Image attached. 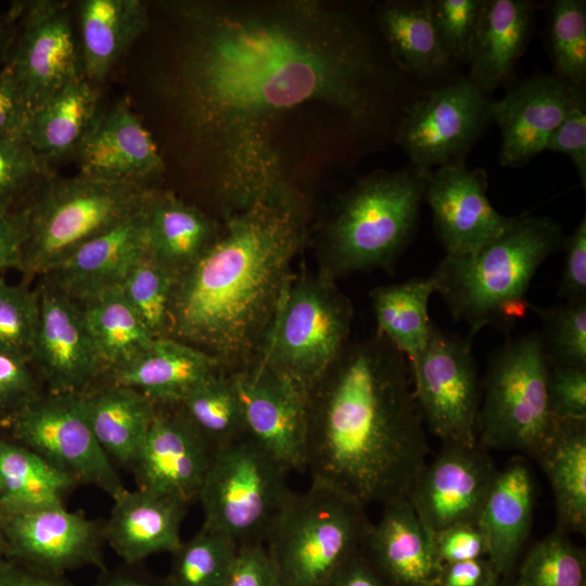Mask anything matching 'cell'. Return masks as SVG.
<instances>
[{
    "mask_svg": "<svg viewBox=\"0 0 586 586\" xmlns=\"http://www.w3.org/2000/svg\"><path fill=\"white\" fill-rule=\"evenodd\" d=\"M184 31L168 82L225 216L298 193L276 126L320 103L352 118L371 109L377 63L346 12L319 0L178 1Z\"/></svg>",
    "mask_w": 586,
    "mask_h": 586,
    "instance_id": "cell-1",
    "label": "cell"
},
{
    "mask_svg": "<svg viewBox=\"0 0 586 586\" xmlns=\"http://www.w3.org/2000/svg\"><path fill=\"white\" fill-rule=\"evenodd\" d=\"M407 358L375 333L307 390L305 471L366 508L408 496L429 445Z\"/></svg>",
    "mask_w": 586,
    "mask_h": 586,
    "instance_id": "cell-2",
    "label": "cell"
},
{
    "mask_svg": "<svg viewBox=\"0 0 586 586\" xmlns=\"http://www.w3.org/2000/svg\"><path fill=\"white\" fill-rule=\"evenodd\" d=\"M306 219L301 193L226 216L217 240L175 281L166 336L225 371L255 364L294 276Z\"/></svg>",
    "mask_w": 586,
    "mask_h": 586,
    "instance_id": "cell-3",
    "label": "cell"
},
{
    "mask_svg": "<svg viewBox=\"0 0 586 586\" xmlns=\"http://www.w3.org/2000/svg\"><path fill=\"white\" fill-rule=\"evenodd\" d=\"M562 227L546 216L522 214L470 254L447 255L432 272L456 320L470 336L486 326L513 327L531 308L525 293L536 270L564 242Z\"/></svg>",
    "mask_w": 586,
    "mask_h": 586,
    "instance_id": "cell-4",
    "label": "cell"
},
{
    "mask_svg": "<svg viewBox=\"0 0 586 586\" xmlns=\"http://www.w3.org/2000/svg\"><path fill=\"white\" fill-rule=\"evenodd\" d=\"M429 173L377 170L343 193L322 231L321 270L336 279L390 266L415 231Z\"/></svg>",
    "mask_w": 586,
    "mask_h": 586,
    "instance_id": "cell-5",
    "label": "cell"
},
{
    "mask_svg": "<svg viewBox=\"0 0 586 586\" xmlns=\"http://www.w3.org/2000/svg\"><path fill=\"white\" fill-rule=\"evenodd\" d=\"M152 187L77 175L48 176L25 205L28 237L20 269L46 276L82 244L142 208Z\"/></svg>",
    "mask_w": 586,
    "mask_h": 586,
    "instance_id": "cell-6",
    "label": "cell"
},
{
    "mask_svg": "<svg viewBox=\"0 0 586 586\" xmlns=\"http://www.w3.org/2000/svg\"><path fill=\"white\" fill-rule=\"evenodd\" d=\"M371 522L366 507L310 481L293 492L266 547L280 586H327L364 547Z\"/></svg>",
    "mask_w": 586,
    "mask_h": 586,
    "instance_id": "cell-7",
    "label": "cell"
},
{
    "mask_svg": "<svg viewBox=\"0 0 586 586\" xmlns=\"http://www.w3.org/2000/svg\"><path fill=\"white\" fill-rule=\"evenodd\" d=\"M549 369L537 332L509 340L495 353L481 392L477 445L536 459L557 423L548 399Z\"/></svg>",
    "mask_w": 586,
    "mask_h": 586,
    "instance_id": "cell-8",
    "label": "cell"
},
{
    "mask_svg": "<svg viewBox=\"0 0 586 586\" xmlns=\"http://www.w3.org/2000/svg\"><path fill=\"white\" fill-rule=\"evenodd\" d=\"M353 314L329 273L294 275L256 362L307 391L348 343Z\"/></svg>",
    "mask_w": 586,
    "mask_h": 586,
    "instance_id": "cell-9",
    "label": "cell"
},
{
    "mask_svg": "<svg viewBox=\"0 0 586 586\" xmlns=\"http://www.w3.org/2000/svg\"><path fill=\"white\" fill-rule=\"evenodd\" d=\"M289 473L247 435L216 450L196 498L202 528L239 547L266 544L293 493Z\"/></svg>",
    "mask_w": 586,
    "mask_h": 586,
    "instance_id": "cell-10",
    "label": "cell"
},
{
    "mask_svg": "<svg viewBox=\"0 0 586 586\" xmlns=\"http://www.w3.org/2000/svg\"><path fill=\"white\" fill-rule=\"evenodd\" d=\"M7 421L12 441L35 451L76 484L97 486L112 498L125 488L90 430L79 394H39Z\"/></svg>",
    "mask_w": 586,
    "mask_h": 586,
    "instance_id": "cell-11",
    "label": "cell"
},
{
    "mask_svg": "<svg viewBox=\"0 0 586 586\" xmlns=\"http://www.w3.org/2000/svg\"><path fill=\"white\" fill-rule=\"evenodd\" d=\"M471 340L434 326L426 347L409 365L423 422L443 445L477 444L481 387Z\"/></svg>",
    "mask_w": 586,
    "mask_h": 586,
    "instance_id": "cell-12",
    "label": "cell"
},
{
    "mask_svg": "<svg viewBox=\"0 0 586 586\" xmlns=\"http://www.w3.org/2000/svg\"><path fill=\"white\" fill-rule=\"evenodd\" d=\"M5 65L17 81L29 114L68 82L84 76L77 27L65 1L36 0L12 11ZM10 24V23H9Z\"/></svg>",
    "mask_w": 586,
    "mask_h": 586,
    "instance_id": "cell-13",
    "label": "cell"
},
{
    "mask_svg": "<svg viewBox=\"0 0 586 586\" xmlns=\"http://www.w3.org/2000/svg\"><path fill=\"white\" fill-rule=\"evenodd\" d=\"M491 100L468 77L425 92L406 111L396 142L410 165L431 171L463 162L491 120Z\"/></svg>",
    "mask_w": 586,
    "mask_h": 586,
    "instance_id": "cell-14",
    "label": "cell"
},
{
    "mask_svg": "<svg viewBox=\"0 0 586 586\" xmlns=\"http://www.w3.org/2000/svg\"><path fill=\"white\" fill-rule=\"evenodd\" d=\"M8 557L34 571L62 576L86 565L104 570L103 524L63 504L0 509Z\"/></svg>",
    "mask_w": 586,
    "mask_h": 586,
    "instance_id": "cell-15",
    "label": "cell"
},
{
    "mask_svg": "<svg viewBox=\"0 0 586 586\" xmlns=\"http://www.w3.org/2000/svg\"><path fill=\"white\" fill-rule=\"evenodd\" d=\"M231 374L246 435L290 472L305 471L307 391L258 362Z\"/></svg>",
    "mask_w": 586,
    "mask_h": 586,
    "instance_id": "cell-16",
    "label": "cell"
},
{
    "mask_svg": "<svg viewBox=\"0 0 586 586\" xmlns=\"http://www.w3.org/2000/svg\"><path fill=\"white\" fill-rule=\"evenodd\" d=\"M496 471L487 450L477 444L443 445L407 497L434 535L456 524L476 522Z\"/></svg>",
    "mask_w": 586,
    "mask_h": 586,
    "instance_id": "cell-17",
    "label": "cell"
},
{
    "mask_svg": "<svg viewBox=\"0 0 586 586\" xmlns=\"http://www.w3.org/2000/svg\"><path fill=\"white\" fill-rule=\"evenodd\" d=\"M30 364L50 393L81 394L104 377L78 302L44 284Z\"/></svg>",
    "mask_w": 586,
    "mask_h": 586,
    "instance_id": "cell-18",
    "label": "cell"
},
{
    "mask_svg": "<svg viewBox=\"0 0 586 586\" xmlns=\"http://www.w3.org/2000/svg\"><path fill=\"white\" fill-rule=\"evenodd\" d=\"M214 451L177 405L157 404L132 464L137 487L187 505L198 498Z\"/></svg>",
    "mask_w": 586,
    "mask_h": 586,
    "instance_id": "cell-19",
    "label": "cell"
},
{
    "mask_svg": "<svg viewBox=\"0 0 586 586\" xmlns=\"http://www.w3.org/2000/svg\"><path fill=\"white\" fill-rule=\"evenodd\" d=\"M486 190V173L469 169L464 161L429 173L424 200L447 255L475 252L513 220L493 207Z\"/></svg>",
    "mask_w": 586,
    "mask_h": 586,
    "instance_id": "cell-20",
    "label": "cell"
},
{
    "mask_svg": "<svg viewBox=\"0 0 586 586\" xmlns=\"http://www.w3.org/2000/svg\"><path fill=\"white\" fill-rule=\"evenodd\" d=\"M583 99L581 87L556 75L536 74L491 101V119L501 131L500 164L520 167L546 150L552 131Z\"/></svg>",
    "mask_w": 586,
    "mask_h": 586,
    "instance_id": "cell-21",
    "label": "cell"
},
{
    "mask_svg": "<svg viewBox=\"0 0 586 586\" xmlns=\"http://www.w3.org/2000/svg\"><path fill=\"white\" fill-rule=\"evenodd\" d=\"M79 175L148 184L165 171L152 133L127 100L102 110L76 153Z\"/></svg>",
    "mask_w": 586,
    "mask_h": 586,
    "instance_id": "cell-22",
    "label": "cell"
},
{
    "mask_svg": "<svg viewBox=\"0 0 586 586\" xmlns=\"http://www.w3.org/2000/svg\"><path fill=\"white\" fill-rule=\"evenodd\" d=\"M143 206L78 247L44 276L46 284L79 303L118 290L149 253Z\"/></svg>",
    "mask_w": 586,
    "mask_h": 586,
    "instance_id": "cell-23",
    "label": "cell"
},
{
    "mask_svg": "<svg viewBox=\"0 0 586 586\" xmlns=\"http://www.w3.org/2000/svg\"><path fill=\"white\" fill-rule=\"evenodd\" d=\"M362 551L394 586H437L442 563L434 536L422 523L407 496L382 505Z\"/></svg>",
    "mask_w": 586,
    "mask_h": 586,
    "instance_id": "cell-24",
    "label": "cell"
},
{
    "mask_svg": "<svg viewBox=\"0 0 586 586\" xmlns=\"http://www.w3.org/2000/svg\"><path fill=\"white\" fill-rule=\"evenodd\" d=\"M530 462L517 455L497 469L476 523L487 545L495 573L507 577L527 539L533 521L536 486Z\"/></svg>",
    "mask_w": 586,
    "mask_h": 586,
    "instance_id": "cell-25",
    "label": "cell"
},
{
    "mask_svg": "<svg viewBox=\"0 0 586 586\" xmlns=\"http://www.w3.org/2000/svg\"><path fill=\"white\" fill-rule=\"evenodd\" d=\"M113 500L103 536L126 564L158 552L171 553L182 543L186 502L138 487L122 489Z\"/></svg>",
    "mask_w": 586,
    "mask_h": 586,
    "instance_id": "cell-26",
    "label": "cell"
},
{
    "mask_svg": "<svg viewBox=\"0 0 586 586\" xmlns=\"http://www.w3.org/2000/svg\"><path fill=\"white\" fill-rule=\"evenodd\" d=\"M534 5L527 0H483L471 37L468 79L485 94L502 86L532 34Z\"/></svg>",
    "mask_w": 586,
    "mask_h": 586,
    "instance_id": "cell-27",
    "label": "cell"
},
{
    "mask_svg": "<svg viewBox=\"0 0 586 586\" xmlns=\"http://www.w3.org/2000/svg\"><path fill=\"white\" fill-rule=\"evenodd\" d=\"M219 370L224 369L218 360L205 352L161 336L131 362L103 379L137 390L156 404L175 405Z\"/></svg>",
    "mask_w": 586,
    "mask_h": 586,
    "instance_id": "cell-28",
    "label": "cell"
},
{
    "mask_svg": "<svg viewBox=\"0 0 586 586\" xmlns=\"http://www.w3.org/2000/svg\"><path fill=\"white\" fill-rule=\"evenodd\" d=\"M149 253L176 277L217 240L222 226L166 190L152 188L143 206Z\"/></svg>",
    "mask_w": 586,
    "mask_h": 586,
    "instance_id": "cell-29",
    "label": "cell"
},
{
    "mask_svg": "<svg viewBox=\"0 0 586 586\" xmlns=\"http://www.w3.org/2000/svg\"><path fill=\"white\" fill-rule=\"evenodd\" d=\"M90 430L114 463L132 467L157 404L128 386L106 381L79 394Z\"/></svg>",
    "mask_w": 586,
    "mask_h": 586,
    "instance_id": "cell-30",
    "label": "cell"
},
{
    "mask_svg": "<svg viewBox=\"0 0 586 586\" xmlns=\"http://www.w3.org/2000/svg\"><path fill=\"white\" fill-rule=\"evenodd\" d=\"M76 21L84 76L95 85L149 27L146 5L140 0H81Z\"/></svg>",
    "mask_w": 586,
    "mask_h": 586,
    "instance_id": "cell-31",
    "label": "cell"
},
{
    "mask_svg": "<svg viewBox=\"0 0 586 586\" xmlns=\"http://www.w3.org/2000/svg\"><path fill=\"white\" fill-rule=\"evenodd\" d=\"M99 85L81 76L34 110L22 136L48 163L76 155L100 113Z\"/></svg>",
    "mask_w": 586,
    "mask_h": 586,
    "instance_id": "cell-32",
    "label": "cell"
},
{
    "mask_svg": "<svg viewBox=\"0 0 586 586\" xmlns=\"http://www.w3.org/2000/svg\"><path fill=\"white\" fill-rule=\"evenodd\" d=\"M555 498L557 526L565 534L586 531V420L557 419L555 430L535 459Z\"/></svg>",
    "mask_w": 586,
    "mask_h": 586,
    "instance_id": "cell-33",
    "label": "cell"
},
{
    "mask_svg": "<svg viewBox=\"0 0 586 586\" xmlns=\"http://www.w3.org/2000/svg\"><path fill=\"white\" fill-rule=\"evenodd\" d=\"M377 21L393 58L406 72L428 79L454 65L438 42L431 0L383 2L378 8Z\"/></svg>",
    "mask_w": 586,
    "mask_h": 586,
    "instance_id": "cell-34",
    "label": "cell"
},
{
    "mask_svg": "<svg viewBox=\"0 0 586 586\" xmlns=\"http://www.w3.org/2000/svg\"><path fill=\"white\" fill-rule=\"evenodd\" d=\"M436 280L426 278L383 285L370 293L378 334L387 339L412 365L426 347L434 324L428 305Z\"/></svg>",
    "mask_w": 586,
    "mask_h": 586,
    "instance_id": "cell-35",
    "label": "cell"
},
{
    "mask_svg": "<svg viewBox=\"0 0 586 586\" xmlns=\"http://www.w3.org/2000/svg\"><path fill=\"white\" fill-rule=\"evenodd\" d=\"M79 305L104 377L131 362L155 339L119 290L80 302Z\"/></svg>",
    "mask_w": 586,
    "mask_h": 586,
    "instance_id": "cell-36",
    "label": "cell"
},
{
    "mask_svg": "<svg viewBox=\"0 0 586 586\" xmlns=\"http://www.w3.org/2000/svg\"><path fill=\"white\" fill-rule=\"evenodd\" d=\"M77 485L29 448L0 437V509L63 504Z\"/></svg>",
    "mask_w": 586,
    "mask_h": 586,
    "instance_id": "cell-37",
    "label": "cell"
},
{
    "mask_svg": "<svg viewBox=\"0 0 586 586\" xmlns=\"http://www.w3.org/2000/svg\"><path fill=\"white\" fill-rule=\"evenodd\" d=\"M175 405L214 453L246 435L241 400L229 371L209 375Z\"/></svg>",
    "mask_w": 586,
    "mask_h": 586,
    "instance_id": "cell-38",
    "label": "cell"
},
{
    "mask_svg": "<svg viewBox=\"0 0 586 586\" xmlns=\"http://www.w3.org/2000/svg\"><path fill=\"white\" fill-rule=\"evenodd\" d=\"M238 548L228 537L201 528L171 552L164 586H221Z\"/></svg>",
    "mask_w": 586,
    "mask_h": 586,
    "instance_id": "cell-39",
    "label": "cell"
},
{
    "mask_svg": "<svg viewBox=\"0 0 586 586\" xmlns=\"http://www.w3.org/2000/svg\"><path fill=\"white\" fill-rule=\"evenodd\" d=\"M513 586H586L585 553L555 530L527 552Z\"/></svg>",
    "mask_w": 586,
    "mask_h": 586,
    "instance_id": "cell-40",
    "label": "cell"
},
{
    "mask_svg": "<svg viewBox=\"0 0 586 586\" xmlns=\"http://www.w3.org/2000/svg\"><path fill=\"white\" fill-rule=\"evenodd\" d=\"M549 13L548 40L553 75L582 88L586 79V2L556 0Z\"/></svg>",
    "mask_w": 586,
    "mask_h": 586,
    "instance_id": "cell-41",
    "label": "cell"
},
{
    "mask_svg": "<svg viewBox=\"0 0 586 586\" xmlns=\"http://www.w3.org/2000/svg\"><path fill=\"white\" fill-rule=\"evenodd\" d=\"M177 277L150 253L129 271L118 289L154 337L166 336L173 288Z\"/></svg>",
    "mask_w": 586,
    "mask_h": 586,
    "instance_id": "cell-42",
    "label": "cell"
},
{
    "mask_svg": "<svg viewBox=\"0 0 586 586\" xmlns=\"http://www.w3.org/2000/svg\"><path fill=\"white\" fill-rule=\"evenodd\" d=\"M531 307L542 320L539 334L550 367L586 369V300Z\"/></svg>",
    "mask_w": 586,
    "mask_h": 586,
    "instance_id": "cell-43",
    "label": "cell"
},
{
    "mask_svg": "<svg viewBox=\"0 0 586 586\" xmlns=\"http://www.w3.org/2000/svg\"><path fill=\"white\" fill-rule=\"evenodd\" d=\"M39 321V292L0 277V349L30 362Z\"/></svg>",
    "mask_w": 586,
    "mask_h": 586,
    "instance_id": "cell-44",
    "label": "cell"
},
{
    "mask_svg": "<svg viewBox=\"0 0 586 586\" xmlns=\"http://www.w3.org/2000/svg\"><path fill=\"white\" fill-rule=\"evenodd\" d=\"M48 165L22 135L0 137V207L30 193L50 176Z\"/></svg>",
    "mask_w": 586,
    "mask_h": 586,
    "instance_id": "cell-45",
    "label": "cell"
},
{
    "mask_svg": "<svg viewBox=\"0 0 586 586\" xmlns=\"http://www.w3.org/2000/svg\"><path fill=\"white\" fill-rule=\"evenodd\" d=\"M483 0H431L435 33L447 59L467 60Z\"/></svg>",
    "mask_w": 586,
    "mask_h": 586,
    "instance_id": "cell-46",
    "label": "cell"
},
{
    "mask_svg": "<svg viewBox=\"0 0 586 586\" xmlns=\"http://www.w3.org/2000/svg\"><path fill=\"white\" fill-rule=\"evenodd\" d=\"M547 387L556 419L586 420V369L550 367Z\"/></svg>",
    "mask_w": 586,
    "mask_h": 586,
    "instance_id": "cell-47",
    "label": "cell"
},
{
    "mask_svg": "<svg viewBox=\"0 0 586 586\" xmlns=\"http://www.w3.org/2000/svg\"><path fill=\"white\" fill-rule=\"evenodd\" d=\"M38 395L31 364L0 349V412L8 417Z\"/></svg>",
    "mask_w": 586,
    "mask_h": 586,
    "instance_id": "cell-48",
    "label": "cell"
},
{
    "mask_svg": "<svg viewBox=\"0 0 586 586\" xmlns=\"http://www.w3.org/2000/svg\"><path fill=\"white\" fill-rule=\"evenodd\" d=\"M546 150L566 154L575 166L582 188H586V105L577 102L550 135Z\"/></svg>",
    "mask_w": 586,
    "mask_h": 586,
    "instance_id": "cell-49",
    "label": "cell"
},
{
    "mask_svg": "<svg viewBox=\"0 0 586 586\" xmlns=\"http://www.w3.org/2000/svg\"><path fill=\"white\" fill-rule=\"evenodd\" d=\"M221 586H280L266 545L240 546Z\"/></svg>",
    "mask_w": 586,
    "mask_h": 586,
    "instance_id": "cell-50",
    "label": "cell"
},
{
    "mask_svg": "<svg viewBox=\"0 0 586 586\" xmlns=\"http://www.w3.org/2000/svg\"><path fill=\"white\" fill-rule=\"evenodd\" d=\"M433 536L442 565L487 558L486 540L476 522L456 524Z\"/></svg>",
    "mask_w": 586,
    "mask_h": 586,
    "instance_id": "cell-51",
    "label": "cell"
},
{
    "mask_svg": "<svg viewBox=\"0 0 586 586\" xmlns=\"http://www.w3.org/2000/svg\"><path fill=\"white\" fill-rule=\"evenodd\" d=\"M565 260L559 294L565 301L586 300V219L564 239Z\"/></svg>",
    "mask_w": 586,
    "mask_h": 586,
    "instance_id": "cell-52",
    "label": "cell"
},
{
    "mask_svg": "<svg viewBox=\"0 0 586 586\" xmlns=\"http://www.w3.org/2000/svg\"><path fill=\"white\" fill-rule=\"evenodd\" d=\"M28 237L26 206L0 207V270L18 267Z\"/></svg>",
    "mask_w": 586,
    "mask_h": 586,
    "instance_id": "cell-53",
    "label": "cell"
},
{
    "mask_svg": "<svg viewBox=\"0 0 586 586\" xmlns=\"http://www.w3.org/2000/svg\"><path fill=\"white\" fill-rule=\"evenodd\" d=\"M29 110L11 69H0V137L22 135Z\"/></svg>",
    "mask_w": 586,
    "mask_h": 586,
    "instance_id": "cell-54",
    "label": "cell"
},
{
    "mask_svg": "<svg viewBox=\"0 0 586 586\" xmlns=\"http://www.w3.org/2000/svg\"><path fill=\"white\" fill-rule=\"evenodd\" d=\"M500 578L487 558L444 564L437 586H491Z\"/></svg>",
    "mask_w": 586,
    "mask_h": 586,
    "instance_id": "cell-55",
    "label": "cell"
},
{
    "mask_svg": "<svg viewBox=\"0 0 586 586\" xmlns=\"http://www.w3.org/2000/svg\"><path fill=\"white\" fill-rule=\"evenodd\" d=\"M327 586H394L369 561L362 549L348 560Z\"/></svg>",
    "mask_w": 586,
    "mask_h": 586,
    "instance_id": "cell-56",
    "label": "cell"
},
{
    "mask_svg": "<svg viewBox=\"0 0 586 586\" xmlns=\"http://www.w3.org/2000/svg\"><path fill=\"white\" fill-rule=\"evenodd\" d=\"M0 586H73L62 576H54L22 568L13 562L4 561L0 565Z\"/></svg>",
    "mask_w": 586,
    "mask_h": 586,
    "instance_id": "cell-57",
    "label": "cell"
},
{
    "mask_svg": "<svg viewBox=\"0 0 586 586\" xmlns=\"http://www.w3.org/2000/svg\"><path fill=\"white\" fill-rule=\"evenodd\" d=\"M133 565L126 564L124 568L104 572L95 586H164L163 582L136 570Z\"/></svg>",
    "mask_w": 586,
    "mask_h": 586,
    "instance_id": "cell-58",
    "label": "cell"
},
{
    "mask_svg": "<svg viewBox=\"0 0 586 586\" xmlns=\"http://www.w3.org/2000/svg\"><path fill=\"white\" fill-rule=\"evenodd\" d=\"M9 39V20H3L0 15V51L4 48Z\"/></svg>",
    "mask_w": 586,
    "mask_h": 586,
    "instance_id": "cell-59",
    "label": "cell"
},
{
    "mask_svg": "<svg viewBox=\"0 0 586 586\" xmlns=\"http://www.w3.org/2000/svg\"><path fill=\"white\" fill-rule=\"evenodd\" d=\"M7 557H8V547H7V543L3 537L1 526H0V565L5 561Z\"/></svg>",
    "mask_w": 586,
    "mask_h": 586,
    "instance_id": "cell-60",
    "label": "cell"
},
{
    "mask_svg": "<svg viewBox=\"0 0 586 586\" xmlns=\"http://www.w3.org/2000/svg\"><path fill=\"white\" fill-rule=\"evenodd\" d=\"M491 586H513L504 582V578H497Z\"/></svg>",
    "mask_w": 586,
    "mask_h": 586,
    "instance_id": "cell-61",
    "label": "cell"
}]
</instances>
